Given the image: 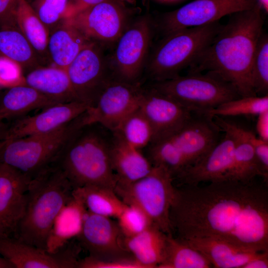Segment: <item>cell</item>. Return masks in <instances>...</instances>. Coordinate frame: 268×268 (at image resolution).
<instances>
[{"instance_id": "14", "label": "cell", "mask_w": 268, "mask_h": 268, "mask_svg": "<svg viewBox=\"0 0 268 268\" xmlns=\"http://www.w3.org/2000/svg\"><path fill=\"white\" fill-rule=\"evenodd\" d=\"M220 132L212 117L195 113L181 129L160 139L183 161L185 170L200 160L219 141Z\"/></svg>"}, {"instance_id": "4", "label": "cell", "mask_w": 268, "mask_h": 268, "mask_svg": "<svg viewBox=\"0 0 268 268\" xmlns=\"http://www.w3.org/2000/svg\"><path fill=\"white\" fill-rule=\"evenodd\" d=\"M73 189L55 162L32 177L29 184L25 213L15 238L46 250L54 220L71 197Z\"/></svg>"}, {"instance_id": "49", "label": "cell", "mask_w": 268, "mask_h": 268, "mask_svg": "<svg viewBox=\"0 0 268 268\" xmlns=\"http://www.w3.org/2000/svg\"><path fill=\"white\" fill-rule=\"evenodd\" d=\"M28 2H30L32 0H26Z\"/></svg>"}, {"instance_id": "10", "label": "cell", "mask_w": 268, "mask_h": 268, "mask_svg": "<svg viewBox=\"0 0 268 268\" xmlns=\"http://www.w3.org/2000/svg\"><path fill=\"white\" fill-rule=\"evenodd\" d=\"M143 90L140 83L111 79L86 112L85 124L97 123L112 132L117 131L124 119L139 107Z\"/></svg>"}, {"instance_id": "1", "label": "cell", "mask_w": 268, "mask_h": 268, "mask_svg": "<svg viewBox=\"0 0 268 268\" xmlns=\"http://www.w3.org/2000/svg\"><path fill=\"white\" fill-rule=\"evenodd\" d=\"M267 183L227 179L176 187L169 211L172 234L211 237L268 251Z\"/></svg>"}, {"instance_id": "6", "label": "cell", "mask_w": 268, "mask_h": 268, "mask_svg": "<svg viewBox=\"0 0 268 268\" xmlns=\"http://www.w3.org/2000/svg\"><path fill=\"white\" fill-rule=\"evenodd\" d=\"M85 113L50 133L6 139L0 150V162L31 179L56 160L72 134L84 124Z\"/></svg>"}, {"instance_id": "38", "label": "cell", "mask_w": 268, "mask_h": 268, "mask_svg": "<svg viewBox=\"0 0 268 268\" xmlns=\"http://www.w3.org/2000/svg\"><path fill=\"white\" fill-rule=\"evenodd\" d=\"M79 268H145L134 258L101 260L89 256L78 262Z\"/></svg>"}, {"instance_id": "47", "label": "cell", "mask_w": 268, "mask_h": 268, "mask_svg": "<svg viewBox=\"0 0 268 268\" xmlns=\"http://www.w3.org/2000/svg\"><path fill=\"white\" fill-rule=\"evenodd\" d=\"M121 2L124 4H134L135 2L134 0H120Z\"/></svg>"}, {"instance_id": "22", "label": "cell", "mask_w": 268, "mask_h": 268, "mask_svg": "<svg viewBox=\"0 0 268 268\" xmlns=\"http://www.w3.org/2000/svg\"><path fill=\"white\" fill-rule=\"evenodd\" d=\"M181 241L200 252L212 266L217 268H242L249 261L268 252H259L211 237L194 238Z\"/></svg>"}, {"instance_id": "35", "label": "cell", "mask_w": 268, "mask_h": 268, "mask_svg": "<svg viewBox=\"0 0 268 268\" xmlns=\"http://www.w3.org/2000/svg\"><path fill=\"white\" fill-rule=\"evenodd\" d=\"M253 88L257 96H263L268 93V36L266 33L261 36L251 67Z\"/></svg>"}, {"instance_id": "28", "label": "cell", "mask_w": 268, "mask_h": 268, "mask_svg": "<svg viewBox=\"0 0 268 268\" xmlns=\"http://www.w3.org/2000/svg\"><path fill=\"white\" fill-rule=\"evenodd\" d=\"M167 236L152 224L136 235L125 238V245L133 258L145 268H158L165 259Z\"/></svg>"}, {"instance_id": "15", "label": "cell", "mask_w": 268, "mask_h": 268, "mask_svg": "<svg viewBox=\"0 0 268 268\" xmlns=\"http://www.w3.org/2000/svg\"><path fill=\"white\" fill-rule=\"evenodd\" d=\"M256 0H194L165 14L159 26L165 35L218 21L223 17L250 9Z\"/></svg>"}, {"instance_id": "44", "label": "cell", "mask_w": 268, "mask_h": 268, "mask_svg": "<svg viewBox=\"0 0 268 268\" xmlns=\"http://www.w3.org/2000/svg\"><path fill=\"white\" fill-rule=\"evenodd\" d=\"M9 127L0 117V141L6 139Z\"/></svg>"}, {"instance_id": "21", "label": "cell", "mask_w": 268, "mask_h": 268, "mask_svg": "<svg viewBox=\"0 0 268 268\" xmlns=\"http://www.w3.org/2000/svg\"><path fill=\"white\" fill-rule=\"evenodd\" d=\"M0 255L14 268H75L76 265L74 259L62 254V250L51 254L15 237L0 236Z\"/></svg>"}, {"instance_id": "30", "label": "cell", "mask_w": 268, "mask_h": 268, "mask_svg": "<svg viewBox=\"0 0 268 268\" xmlns=\"http://www.w3.org/2000/svg\"><path fill=\"white\" fill-rule=\"evenodd\" d=\"M16 22L45 65L50 63L48 52L49 31L26 0H19Z\"/></svg>"}, {"instance_id": "13", "label": "cell", "mask_w": 268, "mask_h": 268, "mask_svg": "<svg viewBox=\"0 0 268 268\" xmlns=\"http://www.w3.org/2000/svg\"><path fill=\"white\" fill-rule=\"evenodd\" d=\"M126 4L106 0L67 19L90 41L102 46L116 44L128 23Z\"/></svg>"}, {"instance_id": "5", "label": "cell", "mask_w": 268, "mask_h": 268, "mask_svg": "<svg viewBox=\"0 0 268 268\" xmlns=\"http://www.w3.org/2000/svg\"><path fill=\"white\" fill-rule=\"evenodd\" d=\"M221 25L218 21L166 35L146 64L145 70L152 82L179 76L209 45Z\"/></svg>"}, {"instance_id": "24", "label": "cell", "mask_w": 268, "mask_h": 268, "mask_svg": "<svg viewBox=\"0 0 268 268\" xmlns=\"http://www.w3.org/2000/svg\"><path fill=\"white\" fill-rule=\"evenodd\" d=\"M87 211L81 200L72 192L71 197L54 220L47 238L46 251L55 254L71 239L78 237Z\"/></svg>"}, {"instance_id": "7", "label": "cell", "mask_w": 268, "mask_h": 268, "mask_svg": "<svg viewBox=\"0 0 268 268\" xmlns=\"http://www.w3.org/2000/svg\"><path fill=\"white\" fill-rule=\"evenodd\" d=\"M170 173L161 166H152L143 177L129 184H117L114 190L127 204L143 210L152 223L167 235H172L169 211L176 187Z\"/></svg>"}, {"instance_id": "16", "label": "cell", "mask_w": 268, "mask_h": 268, "mask_svg": "<svg viewBox=\"0 0 268 268\" xmlns=\"http://www.w3.org/2000/svg\"><path fill=\"white\" fill-rule=\"evenodd\" d=\"M110 217L87 211L78 236L90 255L101 260L130 258L125 237L118 223Z\"/></svg>"}, {"instance_id": "27", "label": "cell", "mask_w": 268, "mask_h": 268, "mask_svg": "<svg viewBox=\"0 0 268 268\" xmlns=\"http://www.w3.org/2000/svg\"><path fill=\"white\" fill-rule=\"evenodd\" d=\"M59 103L30 86L16 85L0 97V117L4 121L17 120L33 110Z\"/></svg>"}, {"instance_id": "11", "label": "cell", "mask_w": 268, "mask_h": 268, "mask_svg": "<svg viewBox=\"0 0 268 268\" xmlns=\"http://www.w3.org/2000/svg\"><path fill=\"white\" fill-rule=\"evenodd\" d=\"M221 131L232 138L234 145V165L229 179L244 182L261 177L268 184L267 176L259 162H268V141L257 136L252 131L222 117H212Z\"/></svg>"}, {"instance_id": "33", "label": "cell", "mask_w": 268, "mask_h": 268, "mask_svg": "<svg viewBox=\"0 0 268 268\" xmlns=\"http://www.w3.org/2000/svg\"><path fill=\"white\" fill-rule=\"evenodd\" d=\"M115 132L128 143L142 150L153 137L151 125L139 107L129 115Z\"/></svg>"}, {"instance_id": "36", "label": "cell", "mask_w": 268, "mask_h": 268, "mask_svg": "<svg viewBox=\"0 0 268 268\" xmlns=\"http://www.w3.org/2000/svg\"><path fill=\"white\" fill-rule=\"evenodd\" d=\"M117 218L125 238L136 235L154 224L143 210L132 204H127Z\"/></svg>"}, {"instance_id": "29", "label": "cell", "mask_w": 268, "mask_h": 268, "mask_svg": "<svg viewBox=\"0 0 268 268\" xmlns=\"http://www.w3.org/2000/svg\"><path fill=\"white\" fill-rule=\"evenodd\" d=\"M0 57L28 72L45 65L18 27L0 28Z\"/></svg>"}, {"instance_id": "17", "label": "cell", "mask_w": 268, "mask_h": 268, "mask_svg": "<svg viewBox=\"0 0 268 268\" xmlns=\"http://www.w3.org/2000/svg\"><path fill=\"white\" fill-rule=\"evenodd\" d=\"M30 179L0 162V236L15 237L25 213Z\"/></svg>"}, {"instance_id": "45", "label": "cell", "mask_w": 268, "mask_h": 268, "mask_svg": "<svg viewBox=\"0 0 268 268\" xmlns=\"http://www.w3.org/2000/svg\"><path fill=\"white\" fill-rule=\"evenodd\" d=\"M257 4L260 6L262 11L266 13L268 12V0H256Z\"/></svg>"}, {"instance_id": "9", "label": "cell", "mask_w": 268, "mask_h": 268, "mask_svg": "<svg viewBox=\"0 0 268 268\" xmlns=\"http://www.w3.org/2000/svg\"><path fill=\"white\" fill-rule=\"evenodd\" d=\"M153 23L143 16L129 24L116 43L109 60L113 78L131 83H140L148 58Z\"/></svg>"}, {"instance_id": "20", "label": "cell", "mask_w": 268, "mask_h": 268, "mask_svg": "<svg viewBox=\"0 0 268 268\" xmlns=\"http://www.w3.org/2000/svg\"><path fill=\"white\" fill-rule=\"evenodd\" d=\"M89 108L79 101L52 105L36 115L16 120L9 127L6 139L51 132L80 117Z\"/></svg>"}, {"instance_id": "34", "label": "cell", "mask_w": 268, "mask_h": 268, "mask_svg": "<svg viewBox=\"0 0 268 268\" xmlns=\"http://www.w3.org/2000/svg\"><path fill=\"white\" fill-rule=\"evenodd\" d=\"M268 110V95L240 97L225 102L202 114L211 117L258 116Z\"/></svg>"}, {"instance_id": "2", "label": "cell", "mask_w": 268, "mask_h": 268, "mask_svg": "<svg viewBox=\"0 0 268 268\" xmlns=\"http://www.w3.org/2000/svg\"><path fill=\"white\" fill-rule=\"evenodd\" d=\"M262 9L253 8L231 14L209 45L189 67V72H208L231 85L241 97L257 96L251 67L263 33Z\"/></svg>"}, {"instance_id": "26", "label": "cell", "mask_w": 268, "mask_h": 268, "mask_svg": "<svg viewBox=\"0 0 268 268\" xmlns=\"http://www.w3.org/2000/svg\"><path fill=\"white\" fill-rule=\"evenodd\" d=\"M23 83L59 103L78 101L67 70L56 66L41 67L29 71L23 77Z\"/></svg>"}, {"instance_id": "25", "label": "cell", "mask_w": 268, "mask_h": 268, "mask_svg": "<svg viewBox=\"0 0 268 268\" xmlns=\"http://www.w3.org/2000/svg\"><path fill=\"white\" fill-rule=\"evenodd\" d=\"M90 42L67 19H63L49 31L48 52L50 62L66 70Z\"/></svg>"}, {"instance_id": "31", "label": "cell", "mask_w": 268, "mask_h": 268, "mask_svg": "<svg viewBox=\"0 0 268 268\" xmlns=\"http://www.w3.org/2000/svg\"><path fill=\"white\" fill-rule=\"evenodd\" d=\"M73 193L83 202L91 213L107 217H117L126 204L112 189L94 186L73 189Z\"/></svg>"}, {"instance_id": "8", "label": "cell", "mask_w": 268, "mask_h": 268, "mask_svg": "<svg viewBox=\"0 0 268 268\" xmlns=\"http://www.w3.org/2000/svg\"><path fill=\"white\" fill-rule=\"evenodd\" d=\"M149 87L175 100L195 113H203L241 97L229 83L210 72H188Z\"/></svg>"}, {"instance_id": "18", "label": "cell", "mask_w": 268, "mask_h": 268, "mask_svg": "<svg viewBox=\"0 0 268 268\" xmlns=\"http://www.w3.org/2000/svg\"><path fill=\"white\" fill-rule=\"evenodd\" d=\"M139 108L152 127V141L176 132L188 122L195 113L149 86L143 88Z\"/></svg>"}, {"instance_id": "48", "label": "cell", "mask_w": 268, "mask_h": 268, "mask_svg": "<svg viewBox=\"0 0 268 268\" xmlns=\"http://www.w3.org/2000/svg\"><path fill=\"white\" fill-rule=\"evenodd\" d=\"M6 141V139L2 140L0 141V150L2 147V146L4 145Z\"/></svg>"}, {"instance_id": "23", "label": "cell", "mask_w": 268, "mask_h": 268, "mask_svg": "<svg viewBox=\"0 0 268 268\" xmlns=\"http://www.w3.org/2000/svg\"><path fill=\"white\" fill-rule=\"evenodd\" d=\"M111 161L117 184H129L148 174L152 165L142 150L128 143L117 132H113Z\"/></svg>"}, {"instance_id": "43", "label": "cell", "mask_w": 268, "mask_h": 268, "mask_svg": "<svg viewBox=\"0 0 268 268\" xmlns=\"http://www.w3.org/2000/svg\"><path fill=\"white\" fill-rule=\"evenodd\" d=\"M268 252L261 257L254 259L245 264L242 268H268Z\"/></svg>"}, {"instance_id": "37", "label": "cell", "mask_w": 268, "mask_h": 268, "mask_svg": "<svg viewBox=\"0 0 268 268\" xmlns=\"http://www.w3.org/2000/svg\"><path fill=\"white\" fill-rule=\"evenodd\" d=\"M68 0H32V8L50 31L63 19Z\"/></svg>"}, {"instance_id": "40", "label": "cell", "mask_w": 268, "mask_h": 268, "mask_svg": "<svg viewBox=\"0 0 268 268\" xmlns=\"http://www.w3.org/2000/svg\"><path fill=\"white\" fill-rule=\"evenodd\" d=\"M22 70L16 63L0 57V77L1 79L5 81L16 82L18 85L20 84L18 81L24 84Z\"/></svg>"}, {"instance_id": "32", "label": "cell", "mask_w": 268, "mask_h": 268, "mask_svg": "<svg viewBox=\"0 0 268 268\" xmlns=\"http://www.w3.org/2000/svg\"><path fill=\"white\" fill-rule=\"evenodd\" d=\"M211 267V263L200 252L172 235H167L165 259L158 268Z\"/></svg>"}, {"instance_id": "46", "label": "cell", "mask_w": 268, "mask_h": 268, "mask_svg": "<svg viewBox=\"0 0 268 268\" xmlns=\"http://www.w3.org/2000/svg\"><path fill=\"white\" fill-rule=\"evenodd\" d=\"M0 268H14V266L3 257H0Z\"/></svg>"}, {"instance_id": "41", "label": "cell", "mask_w": 268, "mask_h": 268, "mask_svg": "<svg viewBox=\"0 0 268 268\" xmlns=\"http://www.w3.org/2000/svg\"><path fill=\"white\" fill-rule=\"evenodd\" d=\"M106 0H68L64 18L70 17L79 12Z\"/></svg>"}, {"instance_id": "42", "label": "cell", "mask_w": 268, "mask_h": 268, "mask_svg": "<svg viewBox=\"0 0 268 268\" xmlns=\"http://www.w3.org/2000/svg\"><path fill=\"white\" fill-rule=\"evenodd\" d=\"M256 131L258 136L262 140L268 141V110L258 116Z\"/></svg>"}, {"instance_id": "12", "label": "cell", "mask_w": 268, "mask_h": 268, "mask_svg": "<svg viewBox=\"0 0 268 268\" xmlns=\"http://www.w3.org/2000/svg\"><path fill=\"white\" fill-rule=\"evenodd\" d=\"M102 47L97 42H89L66 69L76 99L90 107L105 84L113 78Z\"/></svg>"}, {"instance_id": "3", "label": "cell", "mask_w": 268, "mask_h": 268, "mask_svg": "<svg viewBox=\"0 0 268 268\" xmlns=\"http://www.w3.org/2000/svg\"><path fill=\"white\" fill-rule=\"evenodd\" d=\"M113 132L97 123L84 124L67 141L55 163L73 189L94 186L114 190L111 161Z\"/></svg>"}, {"instance_id": "19", "label": "cell", "mask_w": 268, "mask_h": 268, "mask_svg": "<svg viewBox=\"0 0 268 268\" xmlns=\"http://www.w3.org/2000/svg\"><path fill=\"white\" fill-rule=\"evenodd\" d=\"M234 152L233 140L224 133L223 137L204 156L175 177L174 182L180 186H196L229 179L234 165Z\"/></svg>"}, {"instance_id": "39", "label": "cell", "mask_w": 268, "mask_h": 268, "mask_svg": "<svg viewBox=\"0 0 268 268\" xmlns=\"http://www.w3.org/2000/svg\"><path fill=\"white\" fill-rule=\"evenodd\" d=\"M19 0H0V28L17 27L16 13Z\"/></svg>"}]
</instances>
